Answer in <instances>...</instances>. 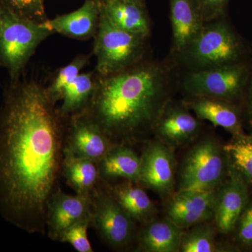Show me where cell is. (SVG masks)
Masks as SVG:
<instances>
[{"label":"cell","instance_id":"cell-17","mask_svg":"<svg viewBox=\"0 0 252 252\" xmlns=\"http://www.w3.org/2000/svg\"><path fill=\"white\" fill-rule=\"evenodd\" d=\"M188 106L198 119L225 129L233 137L243 133L240 112L234 103L208 97H195Z\"/></svg>","mask_w":252,"mask_h":252},{"label":"cell","instance_id":"cell-2","mask_svg":"<svg viewBox=\"0 0 252 252\" xmlns=\"http://www.w3.org/2000/svg\"><path fill=\"white\" fill-rule=\"evenodd\" d=\"M96 76L84 112L114 144L135 140L154 127L168 103V73L162 64L142 61L122 72Z\"/></svg>","mask_w":252,"mask_h":252},{"label":"cell","instance_id":"cell-32","mask_svg":"<svg viewBox=\"0 0 252 252\" xmlns=\"http://www.w3.org/2000/svg\"><path fill=\"white\" fill-rule=\"evenodd\" d=\"M1 10H2V8H1V4H0V31H1Z\"/></svg>","mask_w":252,"mask_h":252},{"label":"cell","instance_id":"cell-31","mask_svg":"<svg viewBox=\"0 0 252 252\" xmlns=\"http://www.w3.org/2000/svg\"><path fill=\"white\" fill-rule=\"evenodd\" d=\"M247 110L249 120L252 126V68L250 70V79L247 88Z\"/></svg>","mask_w":252,"mask_h":252},{"label":"cell","instance_id":"cell-14","mask_svg":"<svg viewBox=\"0 0 252 252\" xmlns=\"http://www.w3.org/2000/svg\"><path fill=\"white\" fill-rule=\"evenodd\" d=\"M101 4L86 0L79 9L41 23L53 33L78 39H88L95 35L100 18Z\"/></svg>","mask_w":252,"mask_h":252},{"label":"cell","instance_id":"cell-6","mask_svg":"<svg viewBox=\"0 0 252 252\" xmlns=\"http://www.w3.org/2000/svg\"><path fill=\"white\" fill-rule=\"evenodd\" d=\"M250 70L248 63L242 61L190 71L184 79V89L194 97H208L235 104L247 91Z\"/></svg>","mask_w":252,"mask_h":252},{"label":"cell","instance_id":"cell-26","mask_svg":"<svg viewBox=\"0 0 252 252\" xmlns=\"http://www.w3.org/2000/svg\"><path fill=\"white\" fill-rule=\"evenodd\" d=\"M89 56L80 55L72 62L59 69L54 81L48 87L46 92L55 103L61 101L63 91L81 74V71L89 63Z\"/></svg>","mask_w":252,"mask_h":252},{"label":"cell","instance_id":"cell-4","mask_svg":"<svg viewBox=\"0 0 252 252\" xmlns=\"http://www.w3.org/2000/svg\"><path fill=\"white\" fill-rule=\"evenodd\" d=\"M1 8L0 65L7 69L11 81H15L21 77L36 48L54 33L41 23Z\"/></svg>","mask_w":252,"mask_h":252},{"label":"cell","instance_id":"cell-18","mask_svg":"<svg viewBox=\"0 0 252 252\" xmlns=\"http://www.w3.org/2000/svg\"><path fill=\"white\" fill-rule=\"evenodd\" d=\"M97 165L101 180L122 178L140 183L141 157L126 144H114Z\"/></svg>","mask_w":252,"mask_h":252},{"label":"cell","instance_id":"cell-28","mask_svg":"<svg viewBox=\"0 0 252 252\" xmlns=\"http://www.w3.org/2000/svg\"><path fill=\"white\" fill-rule=\"evenodd\" d=\"M92 215L85 217L64 230L59 241L72 245L79 252H94L88 238V229L92 227Z\"/></svg>","mask_w":252,"mask_h":252},{"label":"cell","instance_id":"cell-30","mask_svg":"<svg viewBox=\"0 0 252 252\" xmlns=\"http://www.w3.org/2000/svg\"><path fill=\"white\" fill-rule=\"evenodd\" d=\"M239 241L246 247H252V202L248 203L238 223Z\"/></svg>","mask_w":252,"mask_h":252},{"label":"cell","instance_id":"cell-13","mask_svg":"<svg viewBox=\"0 0 252 252\" xmlns=\"http://www.w3.org/2000/svg\"><path fill=\"white\" fill-rule=\"evenodd\" d=\"M173 153L160 142L149 144L141 157L140 183L162 195L171 193L175 184Z\"/></svg>","mask_w":252,"mask_h":252},{"label":"cell","instance_id":"cell-27","mask_svg":"<svg viewBox=\"0 0 252 252\" xmlns=\"http://www.w3.org/2000/svg\"><path fill=\"white\" fill-rule=\"evenodd\" d=\"M4 9L34 22L42 23L46 17L44 0H0Z\"/></svg>","mask_w":252,"mask_h":252},{"label":"cell","instance_id":"cell-20","mask_svg":"<svg viewBox=\"0 0 252 252\" xmlns=\"http://www.w3.org/2000/svg\"><path fill=\"white\" fill-rule=\"evenodd\" d=\"M137 184L126 180L119 185H107L112 196L134 221L146 223L153 215L154 204Z\"/></svg>","mask_w":252,"mask_h":252},{"label":"cell","instance_id":"cell-10","mask_svg":"<svg viewBox=\"0 0 252 252\" xmlns=\"http://www.w3.org/2000/svg\"><path fill=\"white\" fill-rule=\"evenodd\" d=\"M228 175L217 191L214 217L217 228L223 233L235 229L248 204V182L229 163Z\"/></svg>","mask_w":252,"mask_h":252},{"label":"cell","instance_id":"cell-11","mask_svg":"<svg viewBox=\"0 0 252 252\" xmlns=\"http://www.w3.org/2000/svg\"><path fill=\"white\" fill-rule=\"evenodd\" d=\"M217 190H180L167 207V217L181 229L215 217Z\"/></svg>","mask_w":252,"mask_h":252},{"label":"cell","instance_id":"cell-12","mask_svg":"<svg viewBox=\"0 0 252 252\" xmlns=\"http://www.w3.org/2000/svg\"><path fill=\"white\" fill-rule=\"evenodd\" d=\"M92 215L91 196L69 195L59 187L53 194L46 215V233L50 239L59 241L63 232L71 225Z\"/></svg>","mask_w":252,"mask_h":252},{"label":"cell","instance_id":"cell-23","mask_svg":"<svg viewBox=\"0 0 252 252\" xmlns=\"http://www.w3.org/2000/svg\"><path fill=\"white\" fill-rule=\"evenodd\" d=\"M97 76L95 72L81 73L63 91L60 114L67 119L84 112L95 89Z\"/></svg>","mask_w":252,"mask_h":252},{"label":"cell","instance_id":"cell-33","mask_svg":"<svg viewBox=\"0 0 252 252\" xmlns=\"http://www.w3.org/2000/svg\"><path fill=\"white\" fill-rule=\"evenodd\" d=\"M131 1H135V2L139 3V4H144V0H131Z\"/></svg>","mask_w":252,"mask_h":252},{"label":"cell","instance_id":"cell-21","mask_svg":"<svg viewBox=\"0 0 252 252\" xmlns=\"http://www.w3.org/2000/svg\"><path fill=\"white\" fill-rule=\"evenodd\" d=\"M181 228L167 220L150 222L139 235V245L143 251L176 252L180 250Z\"/></svg>","mask_w":252,"mask_h":252},{"label":"cell","instance_id":"cell-19","mask_svg":"<svg viewBox=\"0 0 252 252\" xmlns=\"http://www.w3.org/2000/svg\"><path fill=\"white\" fill-rule=\"evenodd\" d=\"M101 9L107 19L124 31L147 37L150 33L144 5L131 0H107Z\"/></svg>","mask_w":252,"mask_h":252},{"label":"cell","instance_id":"cell-9","mask_svg":"<svg viewBox=\"0 0 252 252\" xmlns=\"http://www.w3.org/2000/svg\"><path fill=\"white\" fill-rule=\"evenodd\" d=\"M114 144L84 111L67 119L64 152L98 163Z\"/></svg>","mask_w":252,"mask_h":252},{"label":"cell","instance_id":"cell-8","mask_svg":"<svg viewBox=\"0 0 252 252\" xmlns=\"http://www.w3.org/2000/svg\"><path fill=\"white\" fill-rule=\"evenodd\" d=\"M91 200L92 227L111 248H127L133 240L135 222L112 196L105 181L99 180Z\"/></svg>","mask_w":252,"mask_h":252},{"label":"cell","instance_id":"cell-34","mask_svg":"<svg viewBox=\"0 0 252 252\" xmlns=\"http://www.w3.org/2000/svg\"><path fill=\"white\" fill-rule=\"evenodd\" d=\"M94 1H97V2L99 3V4H102L104 1H107V0H94Z\"/></svg>","mask_w":252,"mask_h":252},{"label":"cell","instance_id":"cell-5","mask_svg":"<svg viewBox=\"0 0 252 252\" xmlns=\"http://www.w3.org/2000/svg\"><path fill=\"white\" fill-rule=\"evenodd\" d=\"M94 38L95 74L99 77L122 72L143 61L147 37L114 26L102 9Z\"/></svg>","mask_w":252,"mask_h":252},{"label":"cell","instance_id":"cell-1","mask_svg":"<svg viewBox=\"0 0 252 252\" xmlns=\"http://www.w3.org/2000/svg\"><path fill=\"white\" fill-rule=\"evenodd\" d=\"M46 87L11 81L0 105V216L28 233H46L48 205L62 175L67 119Z\"/></svg>","mask_w":252,"mask_h":252},{"label":"cell","instance_id":"cell-29","mask_svg":"<svg viewBox=\"0 0 252 252\" xmlns=\"http://www.w3.org/2000/svg\"><path fill=\"white\" fill-rule=\"evenodd\" d=\"M205 23L223 17L229 0H194Z\"/></svg>","mask_w":252,"mask_h":252},{"label":"cell","instance_id":"cell-15","mask_svg":"<svg viewBox=\"0 0 252 252\" xmlns=\"http://www.w3.org/2000/svg\"><path fill=\"white\" fill-rule=\"evenodd\" d=\"M172 51L180 54L197 37L205 23L194 0H170Z\"/></svg>","mask_w":252,"mask_h":252},{"label":"cell","instance_id":"cell-22","mask_svg":"<svg viewBox=\"0 0 252 252\" xmlns=\"http://www.w3.org/2000/svg\"><path fill=\"white\" fill-rule=\"evenodd\" d=\"M62 176L76 193L89 196L100 180L97 163L67 152H64Z\"/></svg>","mask_w":252,"mask_h":252},{"label":"cell","instance_id":"cell-7","mask_svg":"<svg viewBox=\"0 0 252 252\" xmlns=\"http://www.w3.org/2000/svg\"><path fill=\"white\" fill-rule=\"evenodd\" d=\"M228 170L224 149L215 141H202L186 158L181 172L180 190H217Z\"/></svg>","mask_w":252,"mask_h":252},{"label":"cell","instance_id":"cell-3","mask_svg":"<svg viewBox=\"0 0 252 252\" xmlns=\"http://www.w3.org/2000/svg\"><path fill=\"white\" fill-rule=\"evenodd\" d=\"M245 43L223 19L206 23L197 37L178 56L190 71L203 70L245 61Z\"/></svg>","mask_w":252,"mask_h":252},{"label":"cell","instance_id":"cell-25","mask_svg":"<svg viewBox=\"0 0 252 252\" xmlns=\"http://www.w3.org/2000/svg\"><path fill=\"white\" fill-rule=\"evenodd\" d=\"M217 250L215 231L206 222L193 225L188 233L182 235V252H213Z\"/></svg>","mask_w":252,"mask_h":252},{"label":"cell","instance_id":"cell-16","mask_svg":"<svg viewBox=\"0 0 252 252\" xmlns=\"http://www.w3.org/2000/svg\"><path fill=\"white\" fill-rule=\"evenodd\" d=\"M154 127L165 142L181 144L191 140L198 132L200 125L198 119L188 109L180 106H168L167 103Z\"/></svg>","mask_w":252,"mask_h":252},{"label":"cell","instance_id":"cell-24","mask_svg":"<svg viewBox=\"0 0 252 252\" xmlns=\"http://www.w3.org/2000/svg\"><path fill=\"white\" fill-rule=\"evenodd\" d=\"M223 149L228 163L246 180L252 184V135L234 136V138Z\"/></svg>","mask_w":252,"mask_h":252}]
</instances>
